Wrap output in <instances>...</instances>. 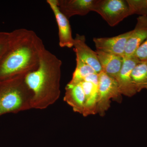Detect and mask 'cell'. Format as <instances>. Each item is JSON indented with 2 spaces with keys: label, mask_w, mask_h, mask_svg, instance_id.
I'll return each mask as SVG.
<instances>
[{
  "label": "cell",
  "mask_w": 147,
  "mask_h": 147,
  "mask_svg": "<svg viewBox=\"0 0 147 147\" xmlns=\"http://www.w3.org/2000/svg\"><path fill=\"white\" fill-rule=\"evenodd\" d=\"M10 33L8 48L0 61V82L26 76L34 71L45 48L33 31L20 28Z\"/></svg>",
  "instance_id": "cell-1"
},
{
  "label": "cell",
  "mask_w": 147,
  "mask_h": 147,
  "mask_svg": "<svg viewBox=\"0 0 147 147\" xmlns=\"http://www.w3.org/2000/svg\"><path fill=\"white\" fill-rule=\"evenodd\" d=\"M62 63L56 55L45 48L38 67L25 76V82L33 94L32 109H46L59 99Z\"/></svg>",
  "instance_id": "cell-2"
},
{
  "label": "cell",
  "mask_w": 147,
  "mask_h": 147,
  "mask_svg": "<svg viewBox=\"0 0 147 147\" xmlns=\"http://www.w3.org/2000/svg\"><path fill=\"white\" fill-rule=\"evenodd\" d=\"M25 76L0 82V116L32 109L33 94Z\"/></svg>",
  "instance_id": "cell-3"
},
{
  "label": "cell",
  "mask_w": 147,
  "mask_h": 147,
  "mask_svg": "<svg viewBox=\"0 0 147 147\" xmlns=\"http://www.w3.org/2000/svg\"><path fill=\"white\" fill-rule=\"evenodd\" d=\"M92 11L98 13L111 27L132 15L127 0H95Z\"/></svg>",
  "instance_id": "cell-4"
},
{
  "label": "cell",
  "mask_w": 147,
  "mask_h": 147,
  "mask_svg": "<svg viewBox=\"0 0 147 147\" xmlns=\"http://www.w3.org/2000/svg\"><path fill=\"white\" fill-rule=\"evenodd\" d=\"M98 87L96 112L101 117L105 115L110 107L111 99L121 103L122 100L116 79L102 71L98 74Z\"/></svg>",
  "instance_id": "cell-5"
},
{
  "label": "cell",
  "mask_w": 147,
  "mask_h": 147,
  "mask_svg": "<svg viewBox=\"0 0 147 147\" xmlns=\"http://www.w3.org/2000/svg\"><path fill=\"white\" fill-rule=\"evenodd\" d=\"M55 15L59 29V45L61 47H73L74 39L68 18L61 12L58 5V0L46 1Z\"/></svg>",
  "instance_id": "cell-6"
},
{
  "label": "cell",
  "mask_w": 147,
  "mask_h": 147,
  "mask_svg": "<svg viewBox=\"0 0 147 147\" xmlns=\"http://www.w3.org/2000/svg\"><path fill=\"white\" fill-rule=\"evenodd\" d=\"M131 32L112 37L94 38L93 41L96 50L124 57L127 42Z\"/></svg>",
  "instance_id": "cell-7"
},
{
  "label": "cell",
  "mask_w": 147,
  "mask_h": 147,
  "mask_svg": "<svg viewBox=\"0 0 147 147\" xmlns=\"http://www.w3.org/2000/svg\"><path fill=\"white\" fill-rule=\"evenodd\" d=\"M98 74H94L86 77L80 83L85 94V102L83 115L84 117L97 114Z\"/></svg>",
  "instance_id": "cell-8"
},
{
  "label": "cell",
  "mask_w": 147,
  "mask_h": 147,
  "mask_svg": "<svg viewBox=\"0 0 147 147\" xmlns=\"http://www.w3.org/2000/svg\"><path fill=\"white\" fill-rule=\"evenodd\" d=\"M73 47L76 59L91 67L98 74L102 71L97 53L87 45L85 36L76 34L74 39Z\"/></svg>",
  "instance_id": "cell-9"
},
{
  "label": "cell",
  "mask_w": 147,
  "mask_h": 147,
  "mask_svg": "<svg viewBox=\"0 0 147 147\" xmlns=\"http://www.w3.org/2000/svg\"><path fill=\"white\" fill-rule=\"evenodd\" d=\"M140 62L134 56L124 57L123 62L118 76L116 79L122 95L131 97L137 93L131 80L132 70Z\"/></svg>",
  "instance_id": "cell-10"
},
{
  "label": "cell",
  "mask_w": 147,
  "mask_h": 147,
  "mask_svg": "<svg viewBox=\"0 0 147 147\" xmlns=\"http://www.w3.org/2000/svg\"><path fill=\"white\" fill-rule=\"evenodd\" d=\"M147 38V16H139L134 30L127 42L124 57L133 56L137 48Z\"/></svg>",
  "instance_id": "cell-11"
},
{
  "label": "cell",
  "mask_w": 147,
  "mask_h": 147,
  "mask_svg": "<svg viewBox=\"0 0 147 147\" xmlns=\"http://www.w3.org/2000/svg\"><path fill=\"white\" fill-rule=\"evenodd\" d=\"M95 0H58L61 12L67 18L75 15L85 16L92 11Z\"/></svg>",
  "instance_id": "cell-12"
},
{
  "label": "cell",
  "mask_w": 147,
  "mask_h": 147,
  "mask_svg": "<svg viewBox=\"0 0 147 147\" xmlns=\"http://www.w3.org/2000/svg\"><path fill=\"white\" fill-rule=\"evenodd\" d=\"M64 101L71 106L73 111L83 115L85 105V96L80 83H69L65 88Z\"/></svg>",
  "instance_id": "cell-13"
},
{
  "label": "cell",
  "mask_w": 147,
  "mask_h": 147,
  "mask_svg": "<svg viewBox=\"0 0 147 147\" xmlns=\"http://www.w3.org/2000/svg\"><path fill=\"white\" fill-rule=\"evenodd\" d=\"M96 52L102 71L116 79L122 66L124 57L99 50H96Z\"/></svg>",
  "instance_id": "cell-14"
},
{
  "label": "cell",
  "mask_w": 147,
  "mask_h": 147,
  "mask_svg": "<svg viewBox=\"0 0 147 147\" xmlns=\"http://www.w3.org/2000/svg\"><path fill=\"white\" fill-rule=\"evenodd\" d=\"M131 80L137 92L147 90V62H140L132 70Z\"/></svg>",
  "instance_id": "cell-15"
},
{
  "label": "cell",
  "mask_w": 147,
  "mask_h": 147,
  "mask_svg": "<svg viewBox=\"0 0 147 147\" xmlns=\"http://www.w3.org/2000/svg\"><path fill=\"white\" fill-rule=\"evenodd\" d=\"M76 67L69 82L70 84H79L83 82L87 76L94 74H97L91 67L79 59H76Z\"/></svg>",
  "instance_id": "cell-16"
},
{
  "label": "cell",
  "mask_w": 147,
  "mask_h": 147,
  "mask_svg": "<svg viewBox=\"0 0 147 147\" xmlns=\"http://www.w3.org/2000/svg\"><path fill=\"white\" fill-rule=\"evenodd\" d=\"M132 15L147 16V0H127Z\"/></svg>",
  "instance_id": "cell-17"
},
{
  "label": "cell",
  "mask_w": 147,
  "mask_h": 147,
  "mask_svg": "<svg viewBox=\"0 0 147 147\" xmlns=\"http://www.w3.org/2000/svg\"><path fill=\"white\" fill-rule=\"evenodd\" d=\"M10 37V32H0V61L8 48Z\"/></svg>",
  "instance_id": "cell-18"
},
{
  "label": "cell",
  "mask_w": 147,
  "mask_h": 147,
  "mask_svg": "<svg viewBox=\"0 0 147 147\" xmlns=\"http://www.w3.org/2000/svg\"><path fill=\"white\" fill-rule=\"evenodd\" d=\"M133 56L139 62H147V38L137 48Z\"/></svg>",
  "instance_id": "cell-19"
}]
</instances>
